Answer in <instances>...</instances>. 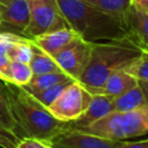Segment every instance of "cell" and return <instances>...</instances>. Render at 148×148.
Listing matches in <instances>:
<instances>
[{"label": "cell", "instance_id": "cell-1", "mask_svg": "<svg viewBox=\"0 0 148 148\" xmlns=\"http://www.w3.org/2000/svg\"><path fill=\"white\" fill-rule=\"evenodd\" d=\"M142 50L126 35L120 38L92 42L88 65L79 79L91 95L99 94L105 80L114 72L125 69Z\"/></svg>", "mask_w": 148, "mask_h": 148}, {"label": "cell", "instance_id": "cell-2", "mask_svg": "<svg viewBox=\"0 0 148 148\" xmlns=\"http://www.w3.org/2000/svg\"><path fill=\"white\" fill-rule=\"evenodd\" d=\"M68 27L87 42H101L127 35L123 22L83 0H54Z\"/></svg>", "mask_w": 148, "mask_h": 148}, {"label": "cell", "instance_id": "cell-3", "mask_svg": "<svg viewBox=\"0 0 148 148\" xmlns=\"http://www.w3.org/2000/svg\"><path fill=\"white\" fill-rule=\"evenodd\" d=\"M2 82L13 113L25 136L49 141L68 127V123L53 117L49 109L40 104L23 87Z\"/></svg>", "mask_w": 148, "mask_h": 148}, {"label": "cell", "instance_id": "cell-4", "mask_svg": "<svg viewBox=\"0 0 148 148\" xmlns=\"http://www.w3.org/2000/svg\"><path fill=\"white\" fill-rule=\"evenodd\" d=\"M79 131L117 141L145 135L148 133V105L132 111H111Z\"/></svg>", "mask_w": 148, "mask_h": 148}, {"label": "cell", "instance_id": "cell-5", "mask_svg": "<svg viewBox=\"0 0 148 148\" xmlns=\"http://www.w3.org/2000/svg\"><path fill=\"white\" fill-rule=\"evenodd\" d=\"M30 16L22 36L32 39L39 35L69 28L54 0H28Z\"/></svg>", "mask_w": 148, "mask_h": 148}, {"label": "cell", "instance_id": "cell-6", "mask_svg": "<svg viewBox=\"0 0 148 148\" xmlns=\"http://www.w3.org/2000/svg\"><path fill=\"white\" fill-rule=\"evenodd\" d=\"M91 98L92 95L81 83L73 81L60 92L47 109L57 119L71 123L86 111Z\"/></svg>", "mask_w": 148, "mask_h": 148}, {"label": "cell", "instance_id": "cell-7", "mask_svg": "<svg viewBox=\"0 0 148 148\" xmlns=\"http://www.w3.org/2000/svg\"><path fill=\"white\" fill-rule=\"evenodd\" d=\"M91 52V42H87L81 37L75 38L64 49L53 56V59L62 72L73 80L79 81L86 69Z\"/></svg>", "mask_w": 148, "mask_h": 148}, {"label": "cell", "instance_id": "cell-8", "mask_svg": "<svg viewBox=\"0 0 148 148\" xmlns=\"http://www.w3.org/2000/svg\"><path fill=\"white\" fill-rule=\"evenodd\" d=\"M123 140H110L67 127L49 140L52 148H118Z\"/></svg>", "mask_w": 148, "mask_h": 148}, {"label": "cell", "instance_id": "cell-9", "mask_svg": "<svg viewBox=\"0 0 148 148\" xmlns=\"http://www.w3.org/2000/svg\"><path fill=\"white\" fill-rule=\"evenodd\" d=\"M28 0H0V22L23 34L29 23Z\"/></svg>", "mask_w": 148, "mask_h": 148}, {"label": "cell", "instance_id": "cell-10", "mask_svg": "<svg viewBox=\"0 0 148 148\" xmlns=\"http://www.w3.org/2000/svg\"><path fill=\"white\" fill-rule=\"evenodd\" d=\"M113 96L104 95V94H95L92 95V98L86 109V111L75 120L68 123L69 128L74 130H82L99 118L104 117L105 114L110 113L112 111V103H113Z\"/></svg>", "mask_w": 148, "mask_h": 148}, {"label": "cell", "instance_id": "cell-11", "mask_svg": "<svg viewBox=\"0 0 148 148\" xmlns=\"http://www.w3.org/2000/svg\"><path fill=\"white\" fill-rule=\"evenodd\" d=\"M80 37L77 32H75L71 28H62L54 31H50L43 35H39L32 38V43L37 45L40 50L53 57L57 52L64 49L67 44H69L75 38Z\"/></svg>", "mask_w": 148, "mask_h": 148}, {"label": "cell", "instance_id": "cell-12", "mask_svg": "<svg viewBox=\"0 0 148 148\" xmlns=\"http://www.w3.org/2000/svg\"><path fill=\"white\" fill-rule=\"evenodd\" d=\"M125 28L127 36L142 50L148 52V14L130 7Z\"/></svg>", "mask_w": 148, "mask_h": 148}, {"label": "cell", "instance_id": "cell-13", "mask_svg": "<svg viewBox=\"0 0 148 148\" xmlns=\"http://www.w3.org/2000/svg\"><path fill=\"white\" fill-rule=\"evenodd\" d=\"M136 84H138V80L133 75L127 73L125 69H119V71L112 73L105 80L99 94L110 95V96L116 97V96L132 89Z\"/></svg>", "mask_w": 148, "mask_h": 148}, {"label": "cell", "instance_id": "cell-14", "mask_svg": "<svg viewBox=\"0 0 148 148\" xmlns=\"http://www.w3.org/2000/svg\"><path fill=\"white\" fill-rule=\"evenodd\" d=\"M0 127L14 133L18 139L25 138L23 130L21 128L20 124L17 123L13 113L8 96L3 88V82L1 80H0Z\"/></svg>", "mask_w": 148, "mask_h": 148}, {"label": "cell", "instance_id": "cell-15", "mask_svg": "<svg viewBox=\"0 0 148 148\" xmlns=\"http://www.w3.org/2000/svg\"><path fill=\"white\" fill-rule=\"evenodd\" d=\"M31 40V39H30ZM31 59L29 61V66L32 71L34 75H40L52 72H62L53 57L40 50L37 45H35L31 40Z\"/></svg>", "mask_w": 148, "mask_h": 148}, {"label": "cell", "instance_id": "cell-16", "mask_svg": "<svg viewBox=\"0 0 148 148\" xmlns=\"http://www.w3.org/2000/svg\"><path fill=\"white\" fill-rule=\"evenodd\" d=\"M147 105L140 87L136 84L132 89L116 96L112 103V111H132Z\"/></svg>", "mask_w": 148, "mask_h": 148}, {"label": "cell", "instance_id": "cell-17", "mask_svg": "<svg viewBox=\"0 0 148 148\" xmlns=\"http://www.w3.org/2000/svg\"><path fill=\"white\" fill-rule=\"evenodd\" d=\"M98 10L111 15L123 22L125 25L126 16L131 7V0H83Z\"/></svg>", "mask_w": 148, "mask_h": 148}, {"label": "cell", "instance_id": "cell-18", "mask_svg": "<svg viewBox=\"0 0 148 148\" xmlns=\"http://www.w3.org/2000/svg\"><path fill=\"white\" fill-rule=\"evenodd\" d=\"M73 80L69 75H67L65 72H52V73H46V74H40V75H34L31 80L23 86V88L29 92V94H35L40 90H44L53 84ZM75 81V80H74Z\"/></svg>", "mask_w": 148, "mask_h": 148}, {"label": "cell", "instance_id": "cell-19", "mask_svg": "<svg viewBox=\"0 0 148 148\" xmlns=\"http://www.w3.org/2000/svg\"><path fill=\"white\" fill-rule=\"evenodd\" d=\"M32 76L34 74L29 64L20 62V61H10L7 68L5 82H10L23 87L31 80Z\"/></svg>", "mask_w": 148, "mask_h": 148}, {"label": "cell", "instance_id": "cell-20", "mask_svg": "<svg viewBox=\"0 0 148 148\" xmlns=\"http://www.w3.org/2000/svg\"><path fill=\"white\" fill-rule=\"evenodd\" d=\"M31 40L24 36H18L8 49V57L10 61H20L29 64L31 59Z\"/></svg>", "mask_w": 148, "mask_h": 148}, {"label": "cell", "instance_id": "cell-21", "mask_svg": "<svg viewBox=\"0 0 148 148\" xmlns=\"http://www.w3.org/2000/svg\"><path fill=\"white\" fill-rule=\"evenodd\" d=\"M20 35L13 32H0V80L6 81L7 68L10 62L8 57V49L10 44Z\"/></svg>", "mask_w": 148, "mask_h": 148}, {"label": "cell", "instance_id": "cell-22", "mask_svg": "<svg viewBox=\"0 0 148 148\" xmlns=\"http://www.w3.org/2000/svg\"><path fill=\"white\" fill-rule=\"evenodd\" d=\"M74 80H68V81H64V82H60V83H57V84H53L44 90H40L38 92H35V94H31L40 104H43L44 106H49L51 105L56 98L60 95V92L71 83L73 82Z\"/></svg>", "mask_w": 148, "mask_h": 148}, {"label": "cell", "instance_id": "cell-23", "mask_svg": "<svg viewBox=\"0 0 148 148\" xmlns=\"http://www.w3.org/2000/svg\"><path fill=\"white\" fill-rule=\"evenodd\" d=\"M125 71L136 80L148 81V52L142 51L141 54L125 68Z\"/></svg>", "mask_w": 148, "mask_h": 148}, {"label": "cell", "instance_id": "cell-24", "mask_svg": "<svg viewBox=\"0 0 148 148\" xmlns=\"http://www.w3.org/2000/svg\"><path fill=\"white\" fill-rule=\"evenodd\" d=\"M15 148H52V147H51L50 142L46 140L25 136V138L20 139V141Z\"/></svg>", "mask_w": 148, "mask_h": 148}, {"label": "cell", "instance_id": "cell-25", "mask_svg": "<svg viewBox=\"0 0 148 148\" xmlns=\"http://www.w3.org/2000/svg\"><path fill=\"white\" fill-rule=\"evenodd\" d=\"M20 139L12 132L0 127V147L1 148H15Z\"/></svg>", "mask_w": 148, "mask_h": 148}, {"label": "cell", "instance_id": "cell-26", "mask_svg": "<svg viewBox=\"0 0 148 148\" xmlns=\"http://www.w3.org/2000/svg\"><path fill=\"white\" fill-rule=\"evenodd\" d=\"M118 148H148V139L140 141H126L123 140Z\"/></svg>", "mask_w": 148, "mask_h": 148}, {"label": "cell", "instance_id": "cell-27", "mask_svg": "<svg viewBox=\"0 0 148 148\" xmlns=\"http://www.w3.org/2000/svg\"><path fill=\"white\" fill-rule=\"evenodd\" d=\"M131 7L138 12L148 14V0H131Z\"/></svg>", "mask_w": 148, "mask_h": 148}, {"label": "cell", "instance_id": "cell-28", "mask_svg": "<svg viewBox=\"0 0 148 148\" xmlns=\"http://www.w3.org/2000/svg\"><path fill=\"white\" fill-rule=\"evenodd\" d=\"M138 86L140 87L143 97H145V102L148 105V81H142V80H138Z\"/></svg>", "mask_w": 148, "mask_h": 148}, {"label": "cell", "instance_id": "cell-29", "mask_svg": "<svg viewBox=\"0 0 148 148\" xmlns=\"http://www.w3.org/2000/svg\"><path fill=\"white\" fill-rule=\"evenodd\" d=\"M0 30H1V22H0Z\"/></svg>", "mask_w": 148, "mask_h": 148}]
</instances>
